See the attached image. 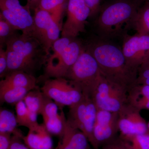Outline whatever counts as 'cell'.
<instances>
[{
  "instance_id": "1",
  "label": "cell",
  "mask_w": 149,
  "mask_h": 149,
  "mask_svg": "<svg viewBox=\"0 0 149 149\" xmlns=\"http://www.w3.org/2000/svg\"><path fill=\"white\" fill-rule=\"evenodd\" d=\"M97 62L101 73L110 82L129 91L136 84L138 71L129 66L122 48L111 42L95 36L84 44Z\"/></svg>"
},
{
  "instance_id": "2",
  "label": "cell",
  "mask_w": 149,
  "mask_h": 149,
  "mask_svg": "<svg viewBox=\"0 0 149 149\" xmlns=\"http://www.w3.org/2000/svg\"><path fill=\"white\" fill-rule=\"evenodd\" d=\"M145 0H114L104 6L94 22L97 37L111 41L123 37L132 28L133 20Z\"/></svg>"
},
{
  "instance_id": "3",
  "label": "cell",
  "mask_w": 149,
  "mask_h": 149,
  "mask_svg": "<svg viewBox=\"0 0 149 149\" xmlns=\"http://www.w3.org/2000/svg\"><path fill=\"white\" fill-rule=\"evenodd\" d=\"M6 47L7 73L19 70L35 76L45 65L48 57L41 43L32 35L17 32L7 42Z\"/></svg>"
},
{
  "instance_id": "4",
  "label": "cell",
  "mask_w": 149,
  "mask_h": 149,
  "mask_svg": "<svg viewBox=\"0 0 149 149\" xmlns=\"http://www.w3.org/2000/svg\"><path fill=\"white\" fill-rule=\"evenodd\" d=\"M84 48V43L77 37H61L56 40L45 65L41 80L45 82L52 78H65Z\"/></svg>"
},
{
  "instance_id": "5",
  "label": "cell",
  "mask_w": 149,
  "mask_h": 149,
  "mask_svg": "<svg viewBox=\"0 0 149 149\" xmlns=\"http://www.w3.org/2000/svg\"><path fill=\"white\" fill-rule=\"evenodd\" d=\"M100 75L97 62L85 47L65 78L80 88L83 94L91 96Z\"/></svg>"
},
{
  "instance_id": "6",
  "label": "cell",
  "mask_w": 149,
  "mask_h": 149,
  "mask_svg": "<svg viewBox=\"0 0 149 149\" xmlns=\"http://www.w3.org/2000/svg\"><path fill=\"white\" fill-rule=\"evenodd\" d=\"M128 91L107 80L101 73L91 96L97 109L118 112L128 103Z\"/></svg>"
},
{
  "instance_id": "7",
  "label": "cell",
  "mask_w": 149,
  "mask_h": 149,
  "mask_svg": "<svg viewBox=\"0 0 149 149\" xmlns=\"http://www.w3.org/2000/svg\"><path fill=\"white\" fill-rule=\"evenodd\" d=\"M69 109L67 121L85 134L93 149H98L94 136L98 109L91 97L84 94L79 102Z\"/></svg>"
},
{
  "instance_id": "8",
  "label": "cell",
  "mask_w": 149,
  "mask_h": 149,
  "mask_svg": "<svg viewBox=\"0 0 149 149\" xmlns=\"http://www.w3.org/2000/svg\"><path fill=\"white\" fill-rule=\"evenodd\" d=\"M41 91L63 109L77 104L84 94L80 88L65 78H52L44 82Z\"/></svg>"
},
{
  "instance_id": "9",
  "label": "cell",
  "mask_w": 149,
  "mask_h": 149,
  "mask_svg": "<svg viewBox=\"0 0 149 149\" xmlns=\"http://www.w3.org/2000/svg\"><path fill=\"white\" fill-rule=\"evenodd\" d=\"M34 11L32 35L40 42L49 56L54 43L60 38L62 27L49 12L38 8Z\"/></svg>"
},
{
  "instance_id": "10",
  "label": "cell",
  "mask_w": 149,
  "mask_h": 149,
  "mask_svg": "<svg viewBox=\"0 0 149 149\" xmlns=\"http://www.w3.org/2000/svg\"><path fill=\"white\" fill-rule=\"evenodd\" d=\"M66 19L62 27L61 37L75 38L85 31L91 10L84 0H68Z\"/></svg>"
},
{
  "instance_id": "11",
  "label": "cell",
  "mask_w": 149,
  "mask_h": 149,
  "mask_svg": "<svg viewBox=\"0 0 149 149\" xmlns=\"http://www.w3.org/2000/svg\"><path fill=\"white\" fill-rule=\"evenodd\" d=\"M0 15L22 33L32 35L34 18L30 9L22 6L19 0H0ZM33 36V35H32Z\"/></svg>"
},
{
  "instance_id": "12",
  "label": "cell",
  "mask_w": 149,
  "mask_h": 149,
  "mask_svg": "<svg viewBox=\"0 0 149 149\" xmlns=\"http://www.w3.org/2000/svg\"><path fill=\"white\" fill-rule=\"evenodd\" d=\"M122 50L127 63L138 71L139 67L149 57V36L136 33L123 37Z\"/></svg>"
},
{
  "instance_id": "13",
  "label": "cell",
  "mask_w": 149,
  "mask_h": 149,
  "mask_svg": "<svg viewBox=\"0 0 149 149\" xmlns=\"http://www.w3.org/2000/svg\"><path fill=\"white\" fill-rule=\"evenodd\" d=\"M118 113L98 109L94 136L98 149L117 137Z\"/></svg>"
},
{
  "instance_id": "14",
  "label": "cell",
  "mask_w": 149,
  "mask_h": 149,
  "mask_svg": "<svg viewBox=\"0 0 149 149\" xmlns=\"http://www.w3.org/2000/svg\"><path fill=\"white\" fill-rule=\"evenodd\" d=\"M141 111L128 104L118 112L120 136H125L148 133V123L140 113Z\"/></svg>"
},
{
  "instance_id": "15",
  "label": "cell",
  "mask_w": 149,
  "mask_h": 149,
  "mask_svg": "<svg viewBox=\"0 0 149 149\" xmlns=\"http://www.w3.org/2000/svg\"><path fill=\"white\" fill-rule=\"evenodd\" d=\"M45 102L41 115L44 124L52 135L60 137L63 133L67 119L62 110L53 100L45 95Z\"/></svg>"
},
{
  "instance_id": "16",
  "label": "cell",
  "mask_w": 149,
  "mask_h": 149,
  "mask_svg": "<svg viewBox=\"0 0 149 149\" xmlns=\"http://www.w3.org/2000/svg\"><path fill=\"white\" fill-rule=\"evenodd\" d=\"M59 137L60 141L55 149H92L85 134L72 126L67 120L63 133Z\"/></svg>"
},
{
  "instance_id": "17",
  "label": "cell",
  "mask_w": 149,
  "mask_h": 149,
  "mask_svg": "<svg viewBox=\"0 0 149 149\" xmlns=\"http://www.w3.org/2000/svg\"><path fill=\"white\" fill-rule=\"evenodd\" d=\"M51 135L44 123L39 124L29 129L22 140L29 149H54Z\"/></svg>"
},
{
  "instance_id": "18",
  "label": "cell",
  "mask_w": 149,
  "mask_h": 149,
  "mask_svg": "<svg viewBox=\"0 0 149 149\" xmlns=\"http://www.w3.org/2000/svg\"><path fill=\"white\" fill-rule=\"evenodd\" d=\"M35 76L24 71H13L7 73L0 81V89L8 88H24L33 90L37 88Z\"/></svg>"
},
{
  "instance_id": "19",
  "label": "cell",
  "mask_w": 149,
  "mask_h": 149,
  "mask_svg": "<svg viewBox=\"0 0 149 149\" xmlns=\"http://www.w3.org/2000/svg\"><path fill=\"white\" fill-rule=\"evenodd\" d=\"M128 103L141 111L149 110V86L137 84L129 89Z\"/></svg>"
},
{
  "instance_id": "20",
  "label": "cell",
  "mask_w": 149,
  "mask_h": 149,
  "mask_svg": "<svg viewBox=\"0 0 149 149\" xmlns=\"http://www.w3.org/2000/svg\"><path fill=\"white\" fill-rule=\"evenodd\" d=\"M132 28L136 33L149 36V0H145L138 11Z\"/></svg>"
},
{
  "instance_id": "21",
  "label": "cell",
  "mask_w": 149,
  "mask_h": 149,
  "mask_svg": "<svg viewBox=\"0 0 149 149\" xmlns=\"http://www.w3.org/2000/svg\"><path fill=\"white\" fill-rule=\"evenodd\" d=\"M67 1L68 0H41L37 8L50 13L62 27V20Z\"/></svg>"
},
{
  "instance_id": "22",
  "label": "cell",
  "mask_w": 149,
  "mask_h": 149,
  "mask_svg": "<svg viewBox=\"0 0 149 149\" xmlns=\"http://www.w3.org/2000/svg\"><path fill=\"white\" fill-rule=\"evenodd\" d=\"M45 95L38 87L29 91L23 100L30 113L41 114L45 100Z\"/></svg>"
},
{
  "instance_id": "23",
  "label": "cell",
  "mask_w": 149,
  "mask_h": 149,
  "mask_svg": "<svg viewBox=\"0 0 149 149\" xmlns=\"http://www.w3.org/2000/svg\"><path fill=\"white\" fill-rule=\"evenodd\" d=\"M31 89L24 88H8L0 89L1 102L15 105L23 100Z\"/></svg>"
},
{
  "instance_id": "24",
  "label": "cell",
  "mask_w": 149,
  "mask_h": 149,
  "mask_svg": "<svg viewBox=\"0 0 149 149\" xmlns=\"http://www.w3.org/2000/svg\"><path fill=\"white\" fill-rule=\"evenodd\" d=\"M16 116L13 112L5 109L0 110V133L13 134L19 132Z\"/></svg>"
},
{
  "instance_id": "25",
  "label": "cell",
  "mask_w": 149,
  "mask_h": 149,
  "mask_svg": "<svg viewBox=\"0 0 149 149\" xmlns=\"http://www.w3.org/2000/svg\"><path fill=\"white\" fill-rule=\"evenodd\" d=\"M15 106L17 120L18 125L24 126L29 129L39 125V124H36L32 120L24 101L18 102Z\"/></svg>"
},
{
  "instance_id": "26",
  "label": "cell",
  "mask_w": 149,
  "mask_h": 149,
  "mask_svg": "<svg viewBox=\"0 0 149 149\" xmlns=\"http://www.w3.org/2000/svg\"><path fill=\"white\" fill-rule=\"evenodd\" d=\"M120 136L130 149H149V132L144 134Z\"/></svg>"
},
{
  "instance_id": "27",
  "label": "cell",
  "mask_w": 149,
  "mask_h": 149,
  "mask_svg": "<svg viewBox=\"0 0 149 149\" xmlns=\"http://www.w3.org/2000/svg\"><path fill=\"white\" fill-rule=\"evenodd\" d=\"M17 31L5 19L0 15V47L6 46V43L17 33Z\"/></svg>"
},
{
  "instance_id": "28",
  "label": "cell",
  "mask_w": 149,
  "mask_h": 149,
  "mask_svg": "<svg viewBox=\"0 0 149 149\" xmlns=\"http://www.w3.org/2000/svg\"><path fill=\"white\" fill-rule=\"evenodd\" d=\"M136 84L149 86V57L138 69Z\"/></svg>"
},
{
  "instance_id": "29",
  "label": "cell",
  "mask_w": 149,
  "mask_h": 149,
  "mask_svg": "<svg viewBox=\"0 0 149 149\" xmlns=\"http://www.w3.org/2000/svg\"><path fill=\"white\" fill-rule=\"evenodd\" d=\"M100 149H130L126 142L120 136L101 147Z\"/></svg>"
},
{
  "instance_id": "30",
  "label": "cell",
  "mask_w": 149,
  "mask_h": 149,
  "mask_svg": "<svg viewBox=\"0 0 149 149\" xmlns=\"http://www.w3.org/2000/svg\"><path fill=\"white\" fill-rule=\"evenodd\" d=\"M23 136L20 131L13 134L11 143L9 149H29L24 142H22Z\"/></svg>"
},
{
  "instance_id": "31",
  "label": "cell",
  "mask_w": 149,
  "mask_h": 149,
  "mask_svg": "<svg viewBox=\"0 0 149 149\" xmlns=\"http://www.w3.org/2000/svg\"><path fill=\"white\" fill-rule=\"evenodd\" d=\"M8 58L6 50L0 47V77L4 78L7 73Z\"/></svg>"
},
{
  "instance_id": "32",
  "label": "cell",
  "mask_w": 149,
  "mask_h": 149,
  "mask_svg": "<svg viewBox=\"0 0 149 149\" xmlns=\"http://www.w3.org/2000/svg\"><path fill=\"white\" fill-rule=\"evenodd\" d=\"M91 10L90 17H97L100 12L102 6V0H84Z\"/></svg>"
},
{
  "instance_id": "33",
  "label": "cell",
  "mask_w": 149,
  "mask_h": 149,
  "mask_svg": "<svg viewBox=\"0 0 149 149\" xmlns=\"http://www.w3.org/2000/svg\"><path fill=\"white\" fill-rule=\"evenodd\" d=\"M12 135L10 133H0V149H9Z\"/></svg>"
},
{
  "instance_id": "34",
  "label": "cell",
  "mask_w": 149,
  "mask_h": 149,
  "mask_svg": "<svg viewBox=\"0 0 149 149\" xmlns=\"http://www.w3.org/2000/svg\"><path fill=\"white\" fill-rule=\"evenodd\" d=\"M27 1L26 6L30 9L35 10L38 7L41 0H26Z\"/></svg>"
},
{
  "instance_id": "35",
  "label": "cell",
  "mask_w": 149,
  "mask_h": 149,
  "mask_svg": "<svg viewBox=\"0 0 149 149\" xmlns=\"http://www.w3.org/2000/svg\"><path fill=\"white\" fill-rule=\"evenodd\" d=\"M148 131L149 132V122L148 123Z\"/></svg>"
}]
</instances>
